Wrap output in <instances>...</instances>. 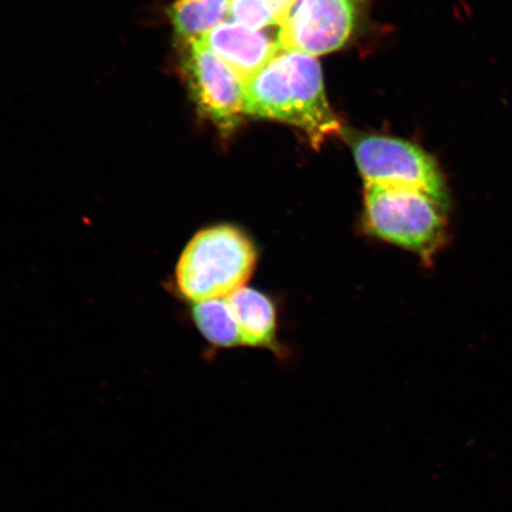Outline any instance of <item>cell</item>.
I'll use <instances>...</instances> for the list:
<instances>
[{"instance_id": "obj_8", "label": "cell", "mask_w": 512, "mask_h": 512, "mask_svg": "<svg viewBox=\"0 0 512 512\" xmlns=\"http://www.w3.org/2000/svg\"><path fill=\"white\" fill-rule=\"evenodd\" d=\"M227 299L238 323L242 344L273 349L278 325L273 300L265 293L246 286Z\"/></svg>"}, {"instance_id": "obj_10", "label": "cell", "mask_w": 512, "mask_h": 512, "mask_svg": "<svg viewBox=\"0 0 512 512\" xmlns=\"http://www.w3.org/2000/svg\"><path fill=\"white\" fill-rule=\"evenodd\" d=\"M192 319L201 334L216 347L232 348L242 344L239 326L227 298L195 304Z\"/></svg>"}, {"instance_id": "obj_9", "label": "cell", "mask_w": 512, "mask_h": 512, "mask_svg": "<svg viewBox=\"0 0 512 512\" xmlns=\"http://www.w3.org/2000/svg\"><path fill=\"white\" fill-rule=\"evenodd\" d=\"M232 0H176L169 17L179 43L201 40L227 21Z\"/></svg>"}, {"instance_id": "obj_6", "label": "cell", "mask_w": 512, "mask_h": 512, "mask_svg": "<svg viewBox=\"0 0 512 512\" xmlns=\"http://www.w3.org/2000/svg\"><path fill=\"white\" fill-rule=\"evenodd\" d=\"M181 70L198 111L224 134L245 113V82L201 40L181 43Z\"/></svg>"}, {"instance_id": "obj_11", "label": "cell", "mask_w": 512, "mask_h": 512, "mask_svg": "<svg viewBox=\"0 0 512 512\" xmlns=\"http://www.w3.org/2000/svg\"><path fill=\"white\" fill-rule=\"evenodd\" d=\"M292 0H232L228 19L256 30L278 27Z\"/></svg>"}, {"instance_id": "obj_4", "label": "cell", "mask_w": 512, "mask_h": 512, "mask_svg": "<svg viewBox=\"0 0 512 512\" xmlns=\"http://www.w3.org/2000/svg\"><path fill=\"white\" fill-rule=\"evenodd\" d=\"M366 187L425 192L447 206L445 179L432 156L406 140L345 132Z\"/></svg>"}, {"instance_id": "obj_1", "label": "cell", "mask_w": 512, "mask_h": 512, "mask_svg": "<svg viewBox=\"0 0 512 512\" xmlns=\"http://www.w3.org/2000/svg\"><path fill=\"white\" fill-rule=\"evenodd\" d=\"M245 113L297 127L316 147L343 133L317 57L298 50L281 48L245 82Z\"/></svg>"}, {"instance_id": "obj_3", "label": "cell", "mask_w": 512, "mask_h": 512, "mask_svg": "<svg viewBox=\"0 0 512 512\" xmlns=\"http://www.w3.org/2000/svg\"><path fill=\"white\" fill-rule=\"evenodd\" d=\"M363 223L370 235L407 249L426 264L448 239L445 204L413 189L366 187Z\"/></svg>"}, {"instance_id": "obj_2", "label": "cell", "mask_w": 512, "mask_h": 512, "mask_svg": "<svg viewBox=\"0 0 512 512\" xmlns=\"http://www.w3.org/2000/svg\"><path fill=\"white\" fill-rule=\"evenodd\" d=\"M256 260L255 243L240 228L219 224L202 229L177 262V290L192 304L227 298L245 287Z\"/></svg>"}, {"instance_id": "obj_7", "label": "cell", "mask_w": 512, "mask_h": 512, "mask_svg": "<svg viewBox=\"0 0 512 512\" xmlns=\"http://www.w3.org/2000/svg\"><path fill=\"white\" fill-rule=\"evenodd\" d=\"M201 41L234 70L243 82L252 79L281 49L278 35L256 30L238 22L224 21Z\"/></svg>"}, {"instance_id": "obj_5", "label": "cell", "mask_w": 512, "mask_h": 512, "mask_svg": "<svg viewBox=\"0 0 512 512\" xmlns=\"http://www.w3.org/2000/svg\"><path fill=\"white\" fill-rule=\"evenodd\" d=\"M373 0H292L278 24L281 48L334 53L354 38Z\"/></svg>"}]
</instances>
